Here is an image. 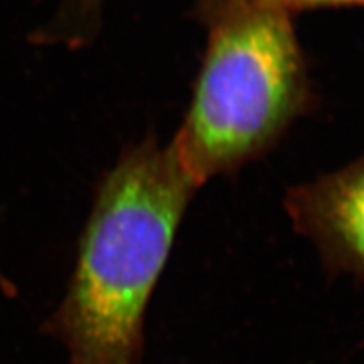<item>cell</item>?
<instances>
[{
    "label": "cell",
    "mask_w": 364,
    "mask_h": 364,
    "mask_svg": "<svg viewBox=\"0 0 364 364\" xmlns=\"http://www.w3.org/2000/svg\"><path fill=\"white\" fill-rule=\"evenodd\" d=\"M304 65L290 12L228 2L171 144L198 188L265 150L297 112Z\"/></svg>",
    "instance_id": "7a4b0ae2"
},
{
    "label": "cell",
    "mask_w": 364,
    "mask_h": 364,
    "mask_svg": "<svg viewBox=\"0 0 364 364\" xmlns=\"http://www.w3.org/2000/svg\"><path fill=\"white\" fill-rule=\"evenodd\" d=\"M295 231L316 245L327 270L364 279V156L287 194Z\"/></svg>",
    "instance_id": "3957f363"
},
{
    "label": "cell",
    "mask_w": 364,
    "mask_h": 364,
    "mask_svg": "<svg viewBox=\"0 0 364 364\" xmlns=\"http://www.w3.org/2000/svg\"><path fill=\"white\" fill-rule=\"evenodd\" d=\"M231 2H248V4H260V6H272L284 9V11H297V9L309 7H364V0H231Z\"/></svg>",
    "instance_id": "277c9868"
},
{
    "label": "cell",
    "mask_w": 364,
    "mask_h": 364,
    "mask_svg": "<svg viewBox=\"0 0 364 364\" xmlns=\"http://www.w3.org/2000/svg\"><path fill=\"white\" fill-rule=\"evenodd\" d=\"M199 188L171 145L145 142L100 184L49 329L71 364H140L145 314Z\"/></svg>",
    "instance_id": "6da1fadb"
},
{
    "label": "cell",
    "mask_w": 364,
    "mask_h": 364,
    "mask_svg": "<svg viewBox=\"0 0 364 364\" xmlns=\"http://www.w3.org/2000/svg\"><path fill=\"white\" fill-rule=\"evenodd\" d=\"M0 280H2V273H0Z\"/></svg>",
    "instance_id": "5b68a950"
}]
</instances>
